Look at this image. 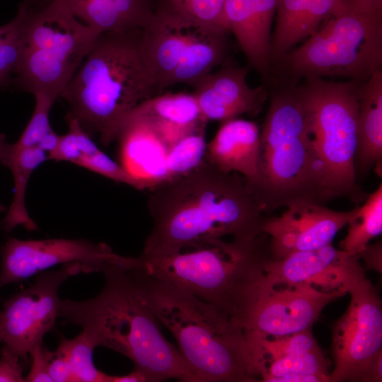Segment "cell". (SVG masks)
Returning a JSON list of instances; mask_svg holds the SVG:
<instances>
[{"mask_svg": "<svg viewBox=\"0 0 382 382\" xmlns=\"http://www.w3.org/2000/svg\"><path fill=\"white\" fill-rule=\"evenodd\" d=\"M151 190L148 209L153 228L142 255L168 254L228 236L249 238L263 233L266 216L248 192L245 178L205 160L188 174Z\"/></svg>", "mask_w": 382, "mask_h": 382, "instance_id": "obj_1", "label": "cell"}, {"mask_svg": "<svg viewBox=\"0 0 382 382\" xmlns=\"http://www.w3.org/2000/svg\"><path fill=\"white\" fill-rule=\"evenodd\" d=\"M134 257L106 266L104 285L84 301H62L59 317L78 325L95 347L117 352L149 382L174 378L200 382L178 349L162 334L158 321L139 293L128 267Z\"/></svg>", "mask_w": 382, "mask_h": 382, "instance_id": "obj_2", "label": "cell"}, {"mask_svg": "<svg viewBox=\"0 0 382 382\" xmlns=\"http://www.w3.org/2000/svg\"><path fill=\"white\" fill-rule=\"evenodd\" d=\"M298 81L274 74L263 81L270 103L260 130L258 174L245 186L264 214L332 199Z\"/></svg>", "mask_w": 382, "mask_h": 382, "instance_id": "obj_3", "label": "cell"}, {"mask_svg": "<svg viewBox=\"0 0 382 382\" xmlns=\"http://www.w3.org/2000/svg\"><path fill=\"white\" fill-rule=\"evenodd\" d=\"M271 259L268 236L223 238L161 255L137 257L147 274L209 303L243 330L267 288L265 265Z\"/></svg>", "mask_w": 382, "mask_h": 382, "instance_id": "obj_4", "label": "cell"}, {"mask_svg": "<svg viewBox=\"0 0 382 382\" xmlns=\"http://www.w3.org/2000/svg\"><path fill=\"white\" fill-rule=\"evenodd\" d=\"M128 270L141 296L173 334L201 382L260 381L241 327L213 305L147 274L137 266L136 257Z\"/></svg>", "mask_w": 382, "mask_h": 382, "instance_id": "obj_5", "label": "cell"}, {"mask_svg": "<svg viewBox=\"0 0 382 382\" xmlns=\"http://www.w3.org/2000/svg\"><path fill=\"white\" fill-rule=\"evenodd\" d=\"M141 30L102 34L59 95L69 114L108 146L126 117L157 95L140 48Z\"/></svg>", "mask_w": 382, "mask_h": 382, "instance_id": "obj_6", "label": "cell"}, {"mask_svg": "<svg viewBox=\"0 0 382 382\" xmlns=\"http://www.w3.org/2000/svg\"><path fill=\"white\" fill-rule=\"evenodd\" d=\"M14 18L21 53L11 86L56 100L102 34L60 0H24Z\"/></svg>", "mask_w": 382, "mask_h": 382, "instance_id": "obj_7", "label": "cell"}, {"mask_svg": "<svg viewBox=\"0 0 382 382\" xmlns=\"http://www.w3.org/2000/svg\"><path fill=\"white\" fill-rule=\"evenodd\" d=\"M325 20L272 68H280L279 76L296 81L340 77L364 82L381 69L382 13L362 11L337 0Z\"/></svg>", "mask_w": 382, "mask_h": 382, "instance_id": "obj_8", "label": "cell"}, {"mask_svg": "<svg viewBox=\"0 0 382 382\" xmlns=\"http://www.w3.org/2000/svg\"><path fill=\"white\" fill-rule=\"evenodd\" d=\"M361 83L311 77L299 84L329 194L332 199L347 198L357 205L369 195L357 183L354 170Z\"/></svg>", "mask_w": 382, "mask_h": 382, "instance_id": "obj_9", "label": "cell"}, {"mask_svg": "<svg viewBox=\"0 0 382 382\" xmlns=\"http://www.w3.org/2000/svg\"><path fill=\"white\" fill-rule=\"evenodd\" d=\"M228 33L154 6L141 32L140 48L157 95L177 84L193 87L228 62Z\"/></svg>", "mask_w": 382, "mask_h": 382, "instance_id": "obj_10", "label": "cell"}, {"mask_svg": "<svg viewBox=\"0 0 382 382\" xmlns=\"http://www.w3.org/2000/svg\"><path fill=\"white\" fill-rule=\"evenodd\" d=\"M348 294L349 306L332 328L330 382H364L382 352V308L377 289L366 277Z\"/></svg>", "mask_w": 382, "mask_h": 382, "instance_id": "obj_11", "label": "cell"}, {"mask_svg": "<svg viewBox=\"0 0 382 382\" xmlns=\"http://www.w3.org/2000/svg\"><path fill=\"white\" fill-rule=\"evenodd\" d=\"M84 272L78 262L62 265L57 270L37 274L35 282L6 300L0 311L2 342L11 352L28 361V355L54 325L62 300L61 285L70 277Z\"/></svg>", "mask_w": 382, "mask_h": 382, "instance_id": "obj_12", "label": "cell"}, {"mask_svg": "<svg viewBox=\"0 0 382 382\" xmlns=\"http://www.w3.org/2000/svg\"><path fill=\"white\" fill-rule=\"evenodd\" d=\"M125 256L105 243L85 239L20 240L9 238L1 249L0 289L23 281L47 269L80 262L84 272H99Z\"/></svg>", "mask_w": 382, "mask_h": 382, "instance_id": "obj_13", "label": "cell"}, {"mask_svg": "<svg viewBox=\"0 0 382 382\" xmlns=\"http://www.w3.org/2000/svg\"><path fill=\"white\" fill-rule=\"evenodd\" d=\"M345 295L308 284L272 286L267 284L248 316L245 333L270 337L309 330L328 303Z\"/></svg>", "mask_w": 382, "mask_h": 382, "instance_id": "obj_14", "label": "cell"}, {"mask_svg": "<svg viewBox=\"0 0 382 382\" xmlns=\"http://www.w3.org/2000/svg\"><path fill=\"white\" fill-rule=\"evenodd\" d=\"M269 285L308 284L327 292L348 294L366 278L359 259L332 244L270 259L265 267Z\"/></svg>", "mask_w": 382, "mask_h": 382, "instance_id": "obj_15", "label": "cell"}, {"mask_svg": "<svg viewBox=\"0 0 382 382\" xmlns=\"http://www.w3.org/2000/svg\"><path fill=\"white\" fill-rule=\"evenodd\" d=\"M358 207L340 212L323 204L299 202L288 206L279 216H266L262 231L268 236L271 260L332 244Z\"/></svg>", "mask_w": 382, "mask_h": 382, "instance_id": "obj_16", "label": "cell"}, {"mask_svg": "<svg viewBox=\"0 0 382 382\" xmlns=\"http://www.w3.org/2000/svg\"><path fill=\"white\" fill-rule=\"evenodd\" d=\"M245 335L252 369L260 381L277 382L300 374H330L331 363L311 329L283 336Z\"/></svg>", "mask_w": 382, "mask_h": 382, "instance_id": "obj_17", "label": "cell"}, {"mask_svg": "<svg viewBox=\"0 0 382 382\" xmlns=\"http://www.w3.org/2000/svg\"><path fill=\"white\" fill-rule=\"evenodd\" d=\"M248 66L236 67L228 62L202 77L192 88L203 117L224 122L241 115L257 116L269 98L265 83L250 87Z\"/></svg>", "mask_w": 382, "mask_h": 382, "instance_id": "obj_18", "label": "cell"}, {"mask_svg": "<svg viewBox=\"0 0 382 382\" xmlns=\"http://www.w3.org/2000/svg\"><path fill=\"white\" fill-rule=\"evenodd\" d=\"M277 0H225L224 13L228 32L234 35L248 66L263 81L272 74V21Z\"/></svg>", "mask_w": 382, "mask_h": 382, "instance_id": "obj_19", "label": "cell"}, {"mask_svg": "<svg viewBox=\"0 0 382 382\" xmlns=\"http://www.w3.org/2000/svg\"><path fill=\"white\" fill-rule=\"evenodd\" d=\"M127 116L146 126L166 153L183 137L207 123L192 93H162L141 103Z\"/></svg>", "mask_w": 382, "mask_h": 382, "instance_id": "obj_20", "label": "cell"}, {"mask_svg": "<svg viewBox=\"0 0 382 382\" xmlns=\"http://www.w3.org/2000/svg\"><path fill=\"white\" fill-rule=\"evenodd\" d=\"M260 129L252 121L233 118L222 122L207 144L204 160L227 173L241 174L245 183L258 174Z\"/></svg>", "mask_w": 382, "mask_h": 382, "instance_id": "obj_21", "label": "cell"}, {"mask_svg": "<svg viewBox=\"0 0 382 382\" xmlns=\"http://www.w3.org/2000/svg\"><path fill=\"white\" fill-rule=\"evenodd\" d=\"M60 1L77 19L101 34L142 30L155 6V0Z\"/></svg>", "mask_w": 382, "mask_h": 382, "instance_id": "obj_22", "label": "cell"}, {"mask_svg": "<svg viewBox=\"0 0 382 382\" xmlns=\"http://www.w3.org/2000/svg\"><path fill=\"white\" fill-rule=\"evenodd\" d=\"M356 177L376 168L382 158V71H376L359 88Z\"/></svg>", "mask_w": 382, "mask_h": 382, "instance_id": "obj_23", "label": "cell"}, {"mask_svg": "<svg viewBox=\"0 0 382 382\" xmlns=\"http://www.w3.org/2000/svg\"><path fill=\"white\" fill-rule=\"evenodd\" d=\"M47 159V153L38 146H17L8 142L5 135L0 133V163L10 169L14 183L13 200L1 224L5 233H10L18 226L28 231L37 229L26 209L25 193L32 173Z\"/></svg>", "mask_w": 382, "mask_h": 382, "instance_id": "obj_24", "label": "cell"}, {"mask_svg": "<svg viewBox=\"0 0 382 382\" xmlns=\"http://www.w3.org/2000/svg\"><path fill=\"white\" fill-rule=\"evenodd\" d=\"M345 238L340 242V249L359 259L369 242L382 233V185L369 195L347 223Z\"/></svg>", "mask_w": 382, "mask_h": 382, "instance_id": "obj_25", "label": "cell"}, {"mask_svg": "<svg viewBox=\"0 0 382 382\" xmlns=\"http://www.w3.org/2000/svg\"><path fill=\"white\" fill-rule=\"evenodd\" d=\"M205 128L202 126L187 134L167 150L163 171L157 185L188 174L204 161L207 144Z\"/></svg>", "mask_w": 382, "mask_h": 382, "instance_id": "obj_26", "label": "cell"}, {"mask_svg": "<svg viewBox=\"0 0 382 382\" xmlns=\"http://www.w3.org/2000/svg\"><path fill=\"white\" fill-rule=\"evenodd\" d=\"M95 345L81 332L73 339L62 337L59 349L67 357L72 376V382H109L110 375L98 370L94 365L93 354Z\"/></svg>", "mask_w": 382, "mask_h": 382, "instance_id": "obj_27", "label": "cell"}, {"mask_svg": "<svg viewBox=\"0 0 382 382\" xmlns=\"http://www.w3.org/2000/svg\"><path fill=\"white\" fill-rule=\"evenodd\" d=\"M311 1L277 0L276 24L272 35V69L287 53L288 39Z\"/></svg>", "mask_w": 382, "mask_h": 382, "instance_id": "obj_28", "label": "cell"}, {"mask_svg": "<svg viewBox=\"0 0 382 382\" xmlns=\"http://www.w3.org/2000/svg\"><path fill=\"white\" fill-rule=\"evenodd\" d=\"M224 1L225 0H155V6L228 32L224 13Z\"/></svg>", "mask_w": 382, "mask_h": 382, "instance_id": "obj_29", "label": "cell"}, {"mask_svg": "<svg viewBox=\"0 0 382 382\" xmlns=\"http://www.w3.org/2000/svg\"><path fill=\"white\" fill-rule=\"evenodd\" d=\"M68 132L60 135L55 150L48 156V159L56 161H69L76 164L84 156L91 155L100 150L81 127L78 120L69 113L66 115Z\"/></svg>", "mask_w": 382, "mask_h": 382, "instance_id": "obj_30", "label": "cell"}, {"mask_svg": "<svg viewBox=\"0 0 382 382\" xmlns=\"http://www.w3.org/2000/svg\"><path fill=\"white\" fill-rule=\"evenodd\" d=\"M76 165L137 190H141L150 187L145 180L131 173L100 149L95 154L81 157L77 161Z\"/></svg>", "mask_w": 382, "mask_h": 382, "instance_id": "obj_31", "label": "cell"}, {"mask_svg": "<svg viewBox=\"0 0 382 382\" xmlns=\"http://www.w3.org/2000/svg\"><path fill=\"white\" fill-rule=\"evenodd\" d=\"M20 53V32L14 18L5 24V30L0 39V88L11 86Z\"/></svg>", "mask_w": 382, "mask_h": 382, "instance_id": "obj_32", "label": "cell"}, {"mask_svg": "<svg viewBox=\"0 0 382 382\" xmlns=\"http://www.w3.org/2000/svg\"><path fill=\"white\" fill-rule=\"evenodd\" d=\"M34 96L35 105L33 113L20 138L14 143L19 147L36 146L52 130L50 124V112L55 100L41 93Z\"/></svg>", "mask_w": 382, "mask_h": 382, "instance_id": "obj_33", "label": "cell"}, {"mask_svg": "<svg viewBox=\"0 0 382 382\" xmlns=\"http://www.w3.org/2000/svg\"><path fill=\"white\" fill-rule=\"evenodd\" d=\"M337 0H311L292 30L287 43V52L300 40L314 33L333 11Z\"/></svg>", "mask_w": 382, "mask_h": 382, "instance_id": "obj_34", "label": "cell"}, {"mask_svg": "<svg viewBox=\"0 0 382 382\" xmlns=\"http://www.w3.org/2000/svg\"><path fill=\"white\" fill-rule=\"evenodd\" d=\"M50 351L43 342L36 345L30 352L32 365L28 374L25 377L27 382H52L48 368Z\"/></svg>", "mask_w": 382, "mask_h": 382, "instance_id": "obj_35", "label": "cell"}, {"mask_svg": "<svg viewBox=\"0 0 382 382\" xmlns=\"http://www.w3.org/2000/svg\"><path fill=\"white\" fill-rule=\"evenodd\" d=\"M23 381L25 378L19 358L4 346L0 357V382Z\"/></svg>", "mask_w": 382, "mask_h": 382, "instance_id": "obj_36", "label": "cell"}, {"mask_svg": "<svg viewBox=\"0 0 382 382\" xmlns=\"http://www.w3.org/2000/svg\"><path fill=\"white\" fill-rule=\"evenodd\" d=\"M48 371L54 382H72L68 359L59 349L50 351Z\"/></svg>", "mask_w": 382, "mask_h": 382, "instance_id": "obj_37", "label": "cell"}, {"mask_svg": "<svg viewBox=\"0 0 382 382\" xmlns=\"http://www.w3.org/2000/svg\"><path fill=\"white\" fill-rule=\"evenodd\" d=\"M381 243L369 244L361 253L359 259L362 258L366 268L381 272Z\"/></svg>", "mask_w": 382, "mask_h": 382, "instance_id": "obj_38", "label": "cell"}, {"mask_svg": "<svg viewBox=\"0 0 382 382\" xmlns=\"http://www.w3.org/2000/svg\"><path fill=\"white\" fill-rule=\"evenodd\" d=\"M346 4L362 11L382 13V0H342Z\"/></svg>", "mask_w": 382, "mask_h": 382, "instance_id": "obj_39", "label": "cell"}, {"mask_svg": "<svg viewBox=\"0 0 382 382\" xmlns=\"http://www.w3.org/2000/svg\"><path fill=\"white\" fill-rule=\"evenodd\" d=\"M382 381V352H380L368 370L364 382Z\"/></svg>", "mask_w": 382, "mask_h": 382, "instance_id": "obj_40", "label": "cell"}, {"mask_svg": "<svg viewBox=\"0 0 382 382\" xmlns=\"http://www.w3.org/2000/svg\"><path fill=\"white\" fill-rule=\"evenodd\" d=\"M60 135L57 134L53 129L47 133L42 139L36 145L45 152L47 156L53 152L58 145Z\"/></svg>", "mask_w": 382, "mask_h": 382, "instance_id": "obj_41", "label": "cell"}, {"mask_svg": "<svg viewBox=\"0 0 382 382\" xmlns=\"http://www.w3.org/2000/svg\"><path fill=\"white\" fill-rule=\"evenodd\" d=\"M109 382H149L146 376L141 371L134 369L124 376H110Z\"/></svg>", "mask_w": 382, "mask_h": 382, "instance_id": "obj_42", "label": "cell"}, {"mask_svg": "<svg viewBox=\"0 0 382 382\" xmlns=\"http://www.w3.org/2000/svg\"><path fill=\"white\" fill-rule=\"evenodd\" d=\"M4 30H5V25H1L0 26V39L4 34Z\"/></svg>", "mask_w": 382, "mask_h": 382, "instance_id": "obj_43", "label": "cell"}, {"mask_svg": "<svg viewBox=\"0 0 382 382\" xmlns=\"http://www.w3.org/2000/svg\"><path fill=\"white\" fill-rule=\"evenodd\" d=\"M2 342V335L0 330V343Z\"/></svg>", "mask_w": 382, "mask_h": 382, "instance_id": "obj_44", "label": "cell"}, {"mask_svg": "<svg viewBox=\"0 0 382 382\" xmlns=\"http://www.w3.org/2000/svg\"><path fill=\"white\" fill-rule=\"evenodd\" d=\"M4 209L3 208V207L0 205V211L4 210Z\"/></svg>", "mask_w": 382, "mask_h": 382, "instance_id": "obj_45", "label": "cell"}]
</instances>
